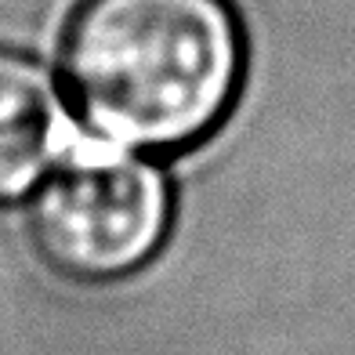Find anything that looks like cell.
Returning <instances> with one entry per match:
<instances>
[{"instance_id": "cell-1", "label": "cell", "mask_w": 355, "mask_h": 355, "mask_svg": "<svg viewBox=\"0 0 355 355\" xmlns=\"http://www.w3.org/2000/svg\"><path fill=\"white\" fill-rule=\"evenodd\" d=\"M62 76L91 135L182 153L236 105L247 29L232 0H76L62 29Z\"/></svg>"}, {"instance_id": "cell-2", "label": "cell", "mask_w": 355, "mask_h": 355, "mask_svg": "<svg viewBox=\"0 0 355 355\" xmlns=\"http://www.w3.org/2000/svg\"><path fill=\"white\" fill-rule=\"evenodd\" d=\"M171 185L138 156H84L40 185L29 229L40 257L73 283H112L159 250Z\"/></svg>"}, {"instance_id": "cell-3", "label": "cell", "mask_w": 355, "mask_h": 355, "mask_svg": "<svg viewBox=\"0 0 355 355\" xmlns=\"http://www.w3.org/2000/svg\"><path fill=\"white\" fill-rule=\"evenodd\" d=\"M58 98L44 66L0 47V203L22 196L55 153Z\"/></svg>"}]
</instances>
